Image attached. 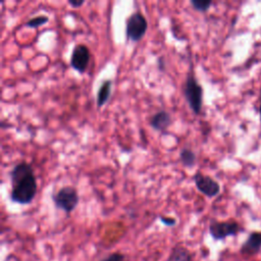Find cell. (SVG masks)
<instances>
[{
	"label": "cell",
	"instance_id": "cell-2",
	"mask_svg": "<svg viewBox=\"0 0 261 261\" xmlns=\"http://www.w3.org/2000/svg\"><path fill=\"white\" fill-rule=\"evenodd\" d=\"M184 95L192 111L195 114H200L203 106V88L193 72L187 74L184 84Z\"/></svg>",
	"mask_w": 261,
	"mask_h": 261
},
{
	"label": "cell",
	"instance_id": "cell-7",
	"mask_svg": "<svg viewBox=\"0 0 261 261\" xmlns=\"http://www.w3.org/2000/svg\"><path fill=\"white\" fill-rule=\"evenodd\" d=\"M196 188L199 192H201L203 195H205L208 198L215 197L220 192V186L219 184L212 178L209 175L203 174L202 172L198 171L193 176Z\"/></svg>",
	"mask_w": 261,
	"mask_h": 261
},
{
	"label": "cell",
	"instance_id": "cell-13",
	"mask_svg": "<svg viewBox=\"0 0 261 261\" xmlns=\"http://www.w3.org/2000/svg\"><path fill=\"white\" fill-rule=\"evenodd\" d=\"M48 20H49V18H48V16H46V15H37V16H35V17L29 19V20L24 23V25L28 27V28L37 29V28H39V27L45 24L46 22H48Z\"/></svg>",
	"mask_w": 261,
	"mask_h": 261
},
{
	"label": "cell",
	"instance_id": "cell-3",
	"mask_svg": "<svg viewBox=\"0 0 261 261\" xmlns=\"http://www.w3.org/2000/svg\"><path fill=\"white\" fill-rule=\"evenodd\" d=\"M54 205L66 213H70L77 206L80 197L74 187L66 186L52 195Z\"/></svg>",
	"mask_w": 261,
	"mask_h": 261
},
{
	"label": "cell",
	"instance_id": "cell-12",
	"mask_svg": "<svg viewBox=\"0 0 261 261\" xmlns=\"http://www.w3.org/2000/svg\"><path fill=\"white\" fill-rule=\"evenodd\" d=\"M179 160L185 167L192 168L196 164V154L190 148H182L179 152Z\"/></svg>",
	"mask_w": 261,
	"mask_h": 261
},
{
	"label": "cell",
	"instance_id": "cell-1",
	"mask_svg": "<svg viewBox=\"0 0 261 261\" xmlns=\"http://www.w3.org/2000/svg\"><path fill=\"white\" fill-rule=\"evenodd\" d=\"M11 180V201L18 204H30L38 189L37 178L32 165L25 161L15 164L9 172Z\"/></svg>",
	"mask_w": 261,
	"mask_h": 261
},
{
	"label": "cell",
	"instance_id": "cell-5",
	"mask_svg": "<svg viewBox=\"0 0 261 261\" xmlns=\"http://www.w3.org/2000/svg\"><path fill=\"white\" fill-rule=\"evenodd\" d=\"M240 230V225L236 221H211L209 232L214 240H223L229 236H236Z\"/></svg>",
	"mask_w": 261,
	"mask_h": 261
},
{
	"label": "cell",
	"instance_id": "cell-16",
	"mask_svg": "<svg viewBox=\"0 0 261 261\" xmlns=\"http://www.w3.org/2000/svg\"><path fill=\"white\" fill-rule=\"evenodd\" d=\"M85 3L84 0H68V4L73 8H79Z\"/></svg>",
	"mask_w": 261,
	"mask_h": 261
},
{
	"label": "cell",
	"instance_id": "cell-14",
	"mask_svg": "<svg viewBox=\"0 0 261 261\" xmlns=\"http://www.w3.org/2000/svg\"><path fill=\"white\" fill-rule=\"evenodd\" d=\"M190 3L192 7L199 12H206L212 5V1L210 0H191Z\"/></svg>",
	"mask_w": 261,
	"mask_h": 261
},
{
	"label": "cell",
	"instance_id": "cell-11",
	"mask_svg": "<svg viewBox=\"0 0 261 261\" xmlns=\"http://www.w3.org/2000/svg\"><path fill=\"white\" fill-rule=\"evenodd\" d=\"M169 261H192V255L185 247L177 246L172 249Z\"/></svg>",
	"mask_w": 261,
	"mask_h": 261
},
{
	"label": "cell",
	"instance_id": "cell-4",
	"mask_svg": "<svg viewBox=\"0 0 261 261\" xmlns=\"http://www.w3.org/2000/svg\"><path fill=\"white\" fill-rule=\"evenodd\" d=\"M147 29V19L141 11H136L128 16L125 25V33L129 41L139 42L146 35Z\"/></svg>",
	"mask_w": 261,
	"mask_h": 261
},
{
	"label": "cell",
	"instance_id": "cell-10",
	"mask_svg": "<svg viewBox=\"0 0 261 261\" xmlns=\"http://www.w3.org/2000/svg\"><path fill=\"white\" fill-rule=\"evenodd\" d=\"M111 88H112V82L110 80H105L102 82L97 92V98H96L97 107L100 108L108 102L111 96Z\"/></svg>",
	"mask_w": 261,
	"mask_h": 261
},
{
	"label": "cell",
	"instance_id": "cell-15",
	"mask_svg": "<svg viewBox=\"0 0 261 261\" xmlns=\"http://www.w3.org/2000/svg\"><path fill=\"white\" fill-rule=\"evenodd\" d=\"M124 260V256L120 253H113L110 254L108 257H106L105 259L101 260V261H123Z\"/></svg>",
	"mask_w": 261,
	"mask_h": 261
},
{
	"label": "cell",
	"instance_id": "cell-8",
	"mask_svg": "<svg viewBox=\"0 0 261 261\" xmlns=\"http://www.w3.org/2000/svg\"><path fill=\"white\" fill-rule=\"evenodd\" d=\"M172 123L171 115L165 111L160 110L154 113L150 118V125L157 132H164L166 130Z\"/></svg>",
	"mask_w": 261,
	"mask_h": 261
},
{
	"label": "cell",
	"instance_id": "cell-17",
	"mask_svg": "<svg viewBox=\"0 0 261 261\" xmlns=\"http://www.w3.org/2000/svg\"><path fill=\"white\" fill-rule=\"evenodd\" d=\"M161 221L166 224V225H173L175 223V219L171 218V217H165V216H161L160 217Z\"/></svg>",
	"mask_w": 261,
	"mask_h": 261
},
{
	"label": "cell",
	"instance_id": "cell-6",
	"mask_svg": "<svg viewBox=\"0 0 261 261\" xmlns=\"http://www.w3.org/2000/svg\"><path fill=\"white\" fill-rule=\"evenodd\" d=\"M90 50L85 44H77L73 47L70 55V66L80 73H84L90 62Z\"/></svg>",
	"mask_w": 261,
	"mask_h": 261
},
{
	"label": "cell",
	"instance_id": "cell-18",
	"mask_svg": "<svg viewBox=\"0 0 261 261\" xmlns=\"http://www.w3.org/2000/svg\"><path fill=\"white\" fill-rule=\"evenodd\" d=\"M259 112H260V120H261V104H260V108H259Z\"/></svg>",
	"mask_w": 261,
	"mask_h": 261
},
{
	"label": "cell",
	"instance_id": "cell-9",
	"mask_svg": "<svg viewBox=\"0 0 261 261\" xmlns=\"http://www.w3.org/2000/svg\"><path fill=\"white\" fill-rule=\"evenodd\" d=\"M261 248V232L254 231L252 232L247 241L243 244L241 252L246 255H253L257 253Z\"/></svg>",
	"mask_w": 261,
	"mask_h": 261
}]
</instances>
